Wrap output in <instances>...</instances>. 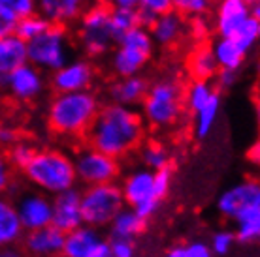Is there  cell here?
Wrapping results in <instances>:
<instances>
[{"instance_id": "6da1fadb", "label": "cell", "mask_w": 260, "mask_h": 257, "mask_svg": "<svg viewBox=\"0 0 260 257\" xmlns=\"http://www.w3.org/2000/svg\"><path fill=\"white\" fill-rule=\"evenodd\" d=\"M85 139L92 148L123 160L143 143L145 122L134 107L110 102L100 105Z\"/></svg>"}, {"instance_id": "7a4b0ae2", "label": "cell", "mask_w": 260, "mask_h": 257, "mask_svg": "<svg viewBox=\"0 0 260 257\" xmlns=\"http://www.w3.org/2000/svg\"><path fill=\"white\" fill-rule=\"evenodd\" d=\"M98 96L89 90L55 92L46 113L49 132L68 139H85L92 120L100 109Z\"/></svg>"}, {"instance_id": "3957f363", "label": "cell", "mask_w": 260, "mask_h": 257, "mask_svg": "<svg viewBox=\"0 0 260 257\" xmlns=\"http://www.w3.org/2000/svg\"><path fill=\"white\" fill-rule=\"evenodd\" d=\"M21 173L34 188L47 195L76 188L78 184L74 158L60 148H36L34 156Z\"/></svg>"}, {"instance_id": "277c9868", "label": "cell", "mask_w": 260, "mask_h": 257, "mask_svg": "<svg viewBox=\"0 0 260 257\" xmlns=\"http://www.w3.org/2000/svg\"><path fill=\"white\" fill-rule=\"evenodd\" d=\"M142 118L151 128L164 130L176 126L183 116V87L174 77L158 79L147 87L142 100Z\"/></svg>"}, {"instance_id": "5b68a950", "label": "cell", "mask_w": 260, "mask_h": 257, "mask_svg": "<svg viewBox=\"0 0 260 257\" xmlns=\"http://www.w3.org/2000/svg\"><path fill=\"white\" fill-rule=\"evenodd\" d=\"M110 10L108 2L94 0L76 23L79 45L89 58L104 57L115 47V38L110 26Z\"/></svg>"}, {"instance_id": "8992f818", "label": "cell", "mask_w": 260, "mask_h": 257, "mask_svg": "<svg viewBox=\"0 0 260 257\" xmlns=\"http://www.w3.org/2000/svg\"><path fill=\"white\" fill-rule=\"evenodd\" d=\"M117 47L111 53V70L117 77L136 75L149 64L155 41L151 38L149 28L136 25L117 39Z\"/></svg>"}, {"instance_id": "52a82bcc", "label": "cell", "mask_w": 260, "mask_h": 257, "mask_svg": "<svg viewBox=\"0 0 260 257\" xmlns=\"http://www.w3.org/2000/svg\"><path fill=\"white\" fill-rule=\"evenodd\" d=\"M26 60L42 71L59 70L68 60H72L70 34L66 26L49 25L44 32L26 41Z\"/></svg>"}, {"instance_id": "ba28073f", "label": "cell", "mask_w": 260, "mask_h": 257, "mask_svg": "<svg viewBox=\"0 0 260 257\" xmlns=\"http://www.w3.org/2000/svg\"><path fill=\"white\" fill-rule=\"evenodd\" d=\"M79 205L83 224L96 229L108 227L113 216L124 206L121 186L117 182L85 186L83 192H79Z\"/></svg>"}, {"instance_id": "9c48e42d", "label": "cell", "mask_w": 260, "mask_h": 257, "mask_svg": "<svg viewBox=\"0 0 260 257\" xmlns=\"http://www.w3.org/2000/svg\"><path fill=\"white\" fill-rule=\"evenodd\" d=\"M74 158L76 179L83 186L104 184V182H117L121 177V160L113 156L100 152L91 145L79 148Z\"/></svg>"}, {"instance_id": "30bf717a", "label": "cell", "mask_w": 260, "mask_h": 257, "mask_svg": "<svg viewBox=\"0 0 260 257\" xmlns=\"http://www.w3.org/2000/svg\"><path fill=\"white\" fill-rule=\"evenodd\" d=\"M153 180H155V171L147 167H138L132 169L119 184L124 205L132 206L145 220L153 218L160 206L153 199Z\"/></svg>"}, {"instance_id": "8fae6325", "label": "cell", "mask_w": 260, "mask_h": 257, "mask_svg": "<svg viewBox=\"0 0 260 257\" xmlns=\"http://www.w3.org/2000/svg\"><path fill=\"white\" fill-rule=\"evenodd\" d=\"M60 255L64 257H111L110 240L100 235L96 227L81 224L64 233Z\"/></svg>"}, {"instance_id": "7c38bea8", "label": "cell", "mask_w": 260, "mask_h": 257, "mask_svg": "<svg viewBox=\"0 0 260 257\" xmlns=\"http://www.w3.org/2000/svg\"><path fill=\"white\" fill-rule=\"evenodd\" d=\"M4 90H8L12 98H15L17 102L30 103L34 100H38L44 90H46V77L44 71L38 70L36 66H32L30 62L21 64L19 68L10 73L6 77V87Z\"/></svg>"}, {"instance_id": "4fadbf2b", "label": "cell", "mask_w": 260, "mask_h": 257, "mask_svg": "<svg viewBox=\"0 0 260 257\" xmlns=\"http://www.w3.org/2000/svg\"><path fill=\"white\" fill-rule=\"evenodd\" d=\"M96 70L89 60H68L59 70L51 71L53 92H78L92 89Z\"/></svg>"}, {"instance_id": "5bb4252c", "label": "cell", "mask_w": 260, "mask_h": 257, "mask_svg": "<svg viewBox=\"0 0 260 257\" xmlns=\"http://www.w3.org/2000/svg\"><path fill=\"white\" fill-rule=\"evenodd\" d=\"M15 205L19 222L25 231H34L51 224L53 205L51 197L44 192H34L21 195Z\"/></svg>"}, {"instance_id": "9a60e30c", "label": "cell", "mask_w": 260, "mask_h": 257, "mask_svg": "<svg viewBox=\"0 0 260 257\" xmlns=\"http://www.w3.org/2000/svg\"><path fill=\"white\" fill-rule=\"evenodd\" d=\"M251 17V0H215L213 30L217 36H234Z\"/></svg>"}, {"instance_id": "2e32d148", "label": "cell", "mask_w": 260, "mask_h": 257, "mask_svg": "<svg viewBox=\"0 0 260 257\" xmlns=\"http://www.w3.org/2000/svg\"><path fill=\"white\" fill-rule=\"evenodd\" d=\"M51 225L62 233H68L83 224L81 216V205H79V190L70 188L60 193L51 195Z\"/></svg>"}, {"instance_id": "e0dca14e", "label": "cell", "mask_w": 260, "mask_h": 257, "mask_svg": "<svg viewBox=\"0 0 260 257\" xmlns=\"http://www.w3.org/2000/svg\"><path fill=\"white\" fill-rule=\"evenodd\" d=\"M94 0H38L36 12L44 15L51 25L72 26L85 13Z\"/></svg>"}, {"instance_id": "ac0fdd59", "label": "cell", "mask_w": 260, "mask_h": 257, "mask_svg": "<svg viewBox=\"0 0 260 257\" xmlns=\"http://www.w3.org/2000/svg\"><path fill=\"white\" fill-rule=\"evenodd\" d=\"M23 248L26 253L30 255H40V257H51V255H60L62 251V244H64V233L57 229L55 225H46L34 231H25L23 238Z\"/></svg>"}, {"instance_id": "d6986e66", "label": "cell", "mask_w": 260, "mask_h": 257, "mask_svg": "<svg viewBox=\"0 0 260 257\" xmlns=\"http://www.w3.org/2000/svg\"><path fill=\"white\" fill-rule=\"evenodd\" d=\"M253 201H260V186L256 180H243L219 195L217 199V208L224 218L232 220L240 212L243 206H247Z\"/></svg>"}, {"instance_id": "ffe728a7", "label": "cell", "mask_w": 260, "mask_h": 257, "mask_svg": "<svg viewBox=\"0 0 260 257\" xmlns=\"http://www.w3.org/2000/svg\"><path fill=\"white\" fill-rule=\"evenodd\" d=\"M185 30H187V19L181 17L179 13H176L174 10L158 13L155 23L149 26L151 38H153L155 45H160V47L177 45L181 41Z\"/></svg>"}, {"instance_id": "44dd1931", "label": "cell", "mask_w": 260, "mask_h": 257, "mask_svg": "<svg viewBox=\"0 0 260 257\" xmlns=\"http://www.w3.org/2000/svg\"><path fill=\"white\" fill-rule=\"evenodd\" d=\"M28 62L26 60V41L15 34H8L0 38V90L6 87V77L15 68Z\"/></svg>"}, {"instance_id": "7402d4cb", "label": "cell", "mask_w": 260, "mask_h": 257, "mask_svg": "<svg viewBox=\"0 0 260 257\" xmlns=\"http://www.w3.org/2000/svg\"><path fill=\"white\" fill-rule=\"evenodd\" d=\"M147 79L142 77L140 73L136 75H128V77H117L115 83L110 87V100L121 105H128V107H136L140 105L147 92Z\"/></svg>"}, {"instance_id": "603a6c76", "label": "cell", "mask_w": 260, "mask_h": 257, "mask_svg": "<svg viewBox=\"0 0 260 257\" xmlns=\"http://www.w3.org/2000/svg\"><path fill=\"white\" fill-rule=\"evenodd\" d=\"M23 235L25 229L19 222L13 201L8 199L6 193H0V250L19 244Z\"/></svg>"}, {"instance_id": "cb8c5ba5", "label": "cell", "mask_w": 260, "mask_h": 257, "mask_svg": "<svg viewBox=\"0 0 260 257\" xmlns=\"http://www.w3.org/2000/svg\"><path fill=\"white\" fill-rule=\"evenodd\" d=\"M185 68H187L189 77L194 81H213V77L219 71V64L213 57L211 45H208L206 41L196 45L187 57Z\"/></svg>"}, {"instance_id": "d4e9b609", "label": "cell", "mask_w": 260, "mask_h": 257, "mask_svg": "<svg viewBox=\"0 0 260 257\" xmlns=\"http://www.w3.org/2000/svg\"><path fill=\"white\" fill-rule=\"evenodd\" d=\"M236 242L253 244L260 238V201H253L236 214Z\"/></svg>"}, {"instance_id": "484cf974", "label": "cell", "mask_w": 260, "mask_h": 257, "mask_svg": "<svg viewBox=\"0 0 260 257\" xmlns=\"http://www.w3.org/2000/svg\"><path fill=\"white\" fill-rule=\"evenodd\" d=\"M110 229V237H124V238H134L136 240L145 229H147V220L142 218L140 214L132 208V206L124 205L119 210L113 220L108 225Z\"/></svg>"}, {"instance_id": "4316f807", "label": "cell", "mask_w": 260, "mask_h": 257, "mask_svg": "<svg viewBox=\"0 0 260 257\" xmlns=\"http://www.w3.org/2000/svg\"><path fill=\"white\" fill-rule=\"evenodd\" d=\"M211 51H213V57L219 68H228V70H240L249 55L230 36H217V39L211 44Z\"/></svg>"}, {"instance_id": "83f0119b", "label": "cell", "mask_w": 260, "mask_h": 257, "mask_svg": "<svg viewBox=\"0 0 260 257\" xmlns=\"http://www.w3.org/2000/svg\"><path fill=\"white\" fill-rule=\"evenodd\" d=\"M219 107H221V94L215 90L209 102L194 113V135L196 139H206L211 130H213L217 116H219Z\"/></svg>"}, {"instance_id": "f1b7e54d", "label": "cell", "mask_w": 260, "mask_h": 257, "mask_svg": "<svg viewBox=\"0 0 260 257\" xmlns=\"http://www.w3.org/2000/svg\"><path fill=\"white\" fill-rule=\"evenodd\" d=\"M140 148H142L143 167L151 169V171L170 167V163H172L170 150L162 141H158V139H143Z\"/></svg>"}, {"instance_id": "f546056e", "label": "cell", "mask_w": 260, "mask_h": 257, "mask_svg": "<svg viewBox=\"0 0 260 257\" xmlns=\"http://www.w3.org/2000/svg\"><path fill=\"white\" fill-rule=\"evenodd\" d=\"M213 92L215 89L211 81H194L192 79L189 87L183 89V105H185V109H189L190 113H196L209 102Z\"/></svg>"}, {"instance_id": "4dcf8cb0", "label": "cell", "mask_w": 260, "mask_h": 257, "mask_svg": "<svg viewBox=\"0 0 260 257\" xmlns=\"http://www.w3.org/2000/svg\"><path fill=\"white\" fill-rule=\"evenodd\" d=\"M49 25H51V23H49L44 15H40L38 12H34L15 21L13 34H15L17 38L23 39V41H30L32 38L40 36L46 28H49Z\"/></svg>"}, {"instance_id": "1f68e13d", "label": "cell", "mask_w": 260, "mask_h": 257, "mask_svg": "<svg viewBox=\"0 0 260 257\" xmlns=\"http://www.w3.org/2000/svg\"><path fill=\"white\" fill-rule=\"evenodd\" d=\"M136 25V8H111L110 10V26L115 44L123 34H126Z\"/></svg>"}, {"instance_id": "d6a6232c", "label": "cell", "mask_w": 260, "mask_h": 257, "mask_svg": "<svg viewBox=\"0 0 260 257\" xmlns=\"http://www.w3.org/2000/svg\"><path fill=\"white\" fill-rule=\"evenodd\" d=\"M34 152H36V147L30 141H25V139H17L13 145L6 148L8 160L13 165V169H17V171H23V167L30 161Z\"/></svg>"}, {"instance_id": "836d02e7", "label": "cell", "mask_w": 260, "mask_h": 257, "mask_svg": "<svg viewBox=\"0 0 260 257\" xmlns=\"http://www.w3.org/2000/svg\"><path fill=\"white\" fill-rule=\"evenodd\" d=\"M258 36H260V19L258 17H254V15H251V17L236 30L234 36H230V38H234L236 41L249 53L254 47Z\"/></svg>"}, {"instance_id": "e575fe53", "label": "cell", "mask_w": 260, "mask_h": 257, "mask_svg": "<svg viewBox=\"0 0 260 257\" xmlns=\"http://www.w3.org/2000/svg\"><path fill=\"white\" fill-rule=\"evenodd\" d=\"M170 4L174 12L189 19L194 15H208L213 2L211 0H170Z\"/></svg>"}, {"instance_id": "d590c367", "label": "cell", "mask_w": 260, "mask_h": 257, "mask_svg": "<svg viewBox=\"0 0 260 257\" xmlns=\"http://www.w3.org/2000/svg\"><path fill=\"white\" fill-rule=\"evenodd\" d=\"M166 253L170 257H209L211 250H209V244H206V242L192 240V242H185V244L170 246Z\"/></svg>"}, {"instance_id": "8d00e7d4", "label": "cell", "mask_w": 260, "mask_h": 257, "mask_svg": "<svg viewBox=\"0 0 260 257\" xmlns=\"http://www.w3.org/2000/svg\"><path fill=\"white\" fill-rule=\"evenodd\" d=\"M38 0H0V10L10 15L13 21L36 12Z\"/></svg>"}, {"instance_id": "74e56055", "label": "cell", "mask_w": 260, "mask_h": 257, "mask_svg": "<svg viewBox=\"0 0 260 257\" xmlns=\"http://www.w3.org/2000/svg\"><path fill=\"white\" fill-rule=\"evenodd\" d=\"M236 244V235L234 231H217L211 237V242H209V250L215 255H226L230 253V250L234 248Z\"/></svg>"}, {"instance_id": "f35d334b", "label": "cell", "mask_w": 260, "mask_h": 257, "mask_svg": "<svg viewBox=\"0 0 260 257\" xmlns=\"http://www.w3.org/2000/svg\"><path fill=\"white\" fill-rule=\"evenodd\" d=\"M211 23L208 21L206 15H194V17H189V34L192 36L194 41L202 44L209 38V32H211Z\"/></svg>"}, {"instance_id": "ab89813d", "label": "cell", "mask_w": 260, "mask_h": 257, "mask_svg": "<svg viewBox=\"0 0 260 257\" xmlns=\"http://www.w3.org/2000/svg\"><path fill=\"white\" fill-rule=\"evenodd\" d=\"M111 257H132L136 255V242L134 238L110 237Z\"/></svg>"}, {"instance_id": "60d3db41", "label": "cell", "mask_w": 260, "mask_h": 257, "mask_svg": "<svg viewBox=\"0 0 260 257\" xmlns=\"http://www.w3.org/2000/svg\"><path fill=\"white\" fill-rule=\"evenodd\" d=\"M15 169L8 160V154L4 148H0V193H6L13 184Z\"/></svg>"}, {"instance_id": "b9f144b4", "label": "cell", "mask_w": 260, "mask_h": 257, "mask_svg": "<svg viewBox=\"0 0 260 257\" xmlns=\"http://www.w3.org/2000/svg\"><path fill=\"white\" fill-rule=\"evenodd\" d=\"M215 83L219 89H230L234 87L238 81V70H228V68H219L217 75H215Z\"/></svg>"}, {"instance_id": "7bdbcfd3", "label": "cell", "mask_w": 260, "mask_h": 257, "mask_svg": "<svg viewBox=\"0 0 260 257\" xmlns=\"http://www.w3.org/2000/svg\"><path fill=\"white\" fill-rule=\"evenodd\" d=\"M156 15H158V13L153 12V10H149V8H145V6H138L136 8V21H138V25H140V26L149 28V26L155 23Z\"/></svg>"}, {"instance_id": "ee69618b", "label": "cell", "mask_w": 260, "mask_h": 257, "mask_svg": "<svg viewBox=\"0 0 260 257\" xmlns=\"http://www.w3.org/2000/svg\"><path fill=\"white\" fill-rule=\"evenodd\" d=\"M19 139V134H17V130L12 128V126H0V148H4L6 150L10 145Z\"/></svg>"}, {"instance_id": "f6af8a7d", "label": "cell", "mask_w": 260, "mask_h": 257, "mask_svg": "<svg viewBox=\"0 0 260 257\" xmlns=\"http://www.w3.org/2000/svg\"><path fill=\"white\" fill-rule=\"evenodd\" d=\"M138 6L149 8V10H153V12H156V13H162V12L172 10L170 0H138Z\"/></svg>"}, {"instance_id": "bcb514c9", "label": "cell", "mask_w": 260, "mask_h": 257, "mask_svg": "<svg viewBox=\"0 0 260 257\" xmlns=\"http://www.w3.org/2000/svg\"><path fill=\"white\" fill-rule=\"evenodd\" d=\"M13 26H15V21L0 10V38H2V36H8V34H12Z\"/></svg>"}, {"instance_id": "7dc6e473", "label": "cell", "mask_w": 260, "mask_h": 257, "mask_svg": "<svg viewBox=\"0 0 260 257\" xmlns=\"http://www.w3.org/2000/svg\"><path fill=\"white\" fill-rule=\"evenodd\" d=\"M110 8H138V0H104Z\"/></svg>"}, {"instance_id": "c3c4849f", "label": "cell", "mask_w": 260, "mask_h": 257, "mask_svg": "<svg viewBox=\"0 0 260 257\" xmlns=\"http://www.w3.org/2000/svg\"><path fill=\"white\" fill-rule=\"evenodd\" d=\"M251 2H256V0H251Z\"/></svg>"}, {"instance_id": "681fc988", "label": "cell", "mask_w": 260, "mask_h": 257, "mask_svg": "<svg viewBox=\"0 0 260 257\" xmlns=\"http://www.w3.org/2000/svg\"><path fill=\"white\" fill-rule=\"evenodd\" d=\"M211 2H215V0H211Z\"/></svg>"}]
</instances>
